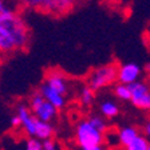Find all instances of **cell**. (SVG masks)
Instances as JSON below:
<instances>
[{"instance_id": "cell-16", "label": "cell", "mask_w": 150, "mask_h": 150, "mask_svg": "<svg viewBox=\"0 0 150 150\" xmlns=\"http://www.w3.org/2000/svg\"><path fill=\"white\" fill-rule=\"evenodd\" d=\"M112 91H114V95H115L117 99L123 100V102H129L130 100V88L126 84L115 83Z\"/></svg>"}, {"instance_id": "cell-1", "label": "cell", "mask_w": 150, "mask_h": 150, "mask_svg": "<svg viewBox=\"0 0 150 150\" xmlns=\"http://www.w3.org/2000/svg\"><path fill=\"white\" fill-rule=\"evenodd\" d=\"M30 40V27L18 9L0 20V56L25 50Z\"/></svg>"}, {"instance_id": "cell-9", "label": "cell", "mask_w": 150, "mask_h": 150, "mask_svg": "<svg viewBox=\"0 0 150 150\" xmlns=\"http://www.w3.org/2000/svg\"><path fill=\"white\" fill-rule=\"evenodd\" d=\"M142 76H144V70L137 63L126 62L117 64V83L129 86L131 83L142 81Z\"/></svg>"}, {"instance_id": "cell-13", "label": "cell", "mask_w": 150, "mask_h": 150, "mask_svg": "<svg viewBox=\"0 0 150 150\" xmlns=\"http://www.w3.org/2000/svg\"><path fill=\"white\" fill-rule=\"evenodd\" d=\"M76 98L82 107H90L95 100V91L91 90L87 84H82L76 93Z\"/></svg>"}, {"instance_id": "cell-15", "label": "cell", "mask_w": 150, "mask_h": 150, "mask_svg": "<svg viewBox=\"0 0 150 150\" xmlns=\"http://www.w3.org/2000/svg\"><path fill=\"white\" fill-rule=\"evenodd\" d=\"M123 150H150V145L147 138L144 137L142 134H139L131 144H129L126 147H123Z\"/></svg>"}, {"instance_id": "cell-21", "label": "cell", "mask_w": 150, "mask_h": 150, "mask_svg": "<svg viewBox=\"0 0 150 150\" xmlns=\"http://www.w3.org/2000/svg\"><path fill=\"white\" fill-rule=\"evenodd\" d=\"M149 134H150V123H149V121H147L146 123L144 125V134H142V135L147 138V137H149Z\"/></svg>"}, {"instance_id": "cell-5", "label": "cell", "mask_w": 150, "mask_h": 150, "mask_svg": "<svg viewBox=\"0 0 150 150\" xmlns=\"http://www.w3.org/2000/svg\"><path fill=\"white\" fill-rule=\"evenodd\" d=\"M106 135L94 127L87 119H79L74 127V141L81 149L91 146H102Z\"/></svg>"}, {"instance_id": "cell-6", "label": "cell", "mask_w": 150, "mask_h": 150, "mask_svg": "<svg viewBox=\"0 0 150 150\" xmlns=\"http://www.w3.org/2000/svg\"><path fill=\"white\" fill-rule=\"evenodd\" d=\"M27 107L32 112V115L36 117L38 119H40L43 122L52 123V121L58 117V110L54 106H51L48 102H46L38 90L32 91L30 94Z\"/></svg>"}, {"instance_id": "cell-12", "label": "cell", "mask_w": 150, "mask_h": 150, "mask_svg": "<svg viewBox=\"0 0 150 150\" xmlns=\"http://www.w3.org/2000/svg\"><path fill=\"white\" fill-rule=\"evenodd\" d=\"M100 117L106 119H114L119 114V105L112 99H105L99 103Z\"/></svg>"}, {"instance_id": "cell-11", "label": "cell", "mask_w": 150, "mask_h": 150, "mask_svg": "<svg viewBox=\"0 0 150 150\" xmlns=\"http://www.w3.org/2000/svg\"><path fill=\"white\" fill-rule=\"evenodd\" d=\"M139 134H141L139 130L137 127H134V126H123V127H121L117 131V142L122 147H126Z\"/></svg>"}, {"instance_id": "cell-10", "label": "cell", "mask_w": 150, "mask_h": 150, "mask_svg": "<svg viewBox=\"0 0 150 150\" xmlns=\"http://www.w3.org/2000/svg\"><path fill=\"white\" fill-rule=\"evenodd\" d=\"M38 91H39V94L43 97V99L46 100V102L50 103L51 106L55 107L58 111L66 107L67 98H64L63 95H60L59 93H56L55 90H52L51 87H48L46 83L42 82L40 86H39V88H38Z\"/></svg>"}, {"instance_id": "cell-23", "label": "cell", "mask_w": 150, "mask_h": 150, "mask_svg": "<svg viewBox=\"0 0 150 150\" xmlns=\"http://www.w3.org/2000/svg\"><path fill=\"white\" fill-rule=\"evenodd\" d=\"M0 59H1V56H0Z\"/></svg>"}, {"instance_id": "cell-4", "label": "cell", "mask_w": 150, "mask_h": 150, "mask_svg": "<svg viewBox=\"0 0 150 150\" xmlns=\"http://www.w3.org/2000/svg\"><path fill=\"white\" fill-rule=\"evenodd\" d=\"M117 83V63H106L98 66L88 72L86 83L93 91L109 88Z\"/></svg>"}, {"instance_id": "cell-3", "label": "cell", "mask_w": 150, "mask_h": 150, "mask_svg": "<svg viewBox=\"0 0 150 150\" xmlns=\"http://www.w3.org/2000/svg\"><path fill=\"white\" fill-rule=\"evenodd\" d=\"M24 8L40 11L51 16H63L72 11L78 0H18Z\"/></svg>"}, {"instance_id": "cell-22", "label": "cell", "mask_w": 150, "mask_h": 150, "mask_svg": "<svg viewBox=\"0 0 150 150\" xmlns=\"http://www.w3.org/2000/svg\"><path fill=\"white\" fill-rule=\"evenodd\" d=\"M81 150H105V147L102 146H91V147H84V149H81Z\"/></svg>"}, {"instance_id": "cell-8", "label": "cell", "mask_w": 150, "mask_h": 150, "mask_svg": "<svg viewBox=\"0 0 150 150\" xmlns=\"http://www.w3.org/2000/svg\"><path fill=\"white\" fill-rule=\"evenodd\" d=\"M130 88V100L131 105L138 110L147 111L150 109V90L145 81H138L135 83L129 84Z\"/></svg>"}, {"instance_id": "cell-20", "label": "cell", "mask_w": 150, "mask_h": 150, "mask_svg": "<svg viewBox=\"0 0 150 150\" xmlns=\"http://www.w3.org/2000/svg\"><path fill=\"white\" fill-rule=\"evenodd\" d=\"M11 126H12V129H20V121H19L16 114L11 117Z\"/></svg>"}, {"instance_id": "cell-17", "label": "cell", "mask_w": 150, "mask_h": 150, "mask_svg": "<svg viewBox=\"0 0 150 150\" xmlns=\"http://www.w3.org/2000/svg\"><path fill=\"white\" fill-rule=\"evenodd\" d=\"M13 11H15V8H13L7 0H0V20L4 19L6 16H8L9 13L13 12Z\"/></svg>"}, {"instance_id": "cell-14", "label": "cell", "mask_w": 150, "mask_h": 150, "mask_svg": "<svg viewBox=\"0 0 150 150\" xmlns=\"http://www.w3.org/2000/svg\"><path fill=\"white\" fill-rule=\"evenodd\" d=\"M87 119L90 121V123L97 129V130H99L100 133H103L105 135L107 134V131H109V123H107V121L103 118V117H100L99 114H91V115L87 117Z\"/></svg>"}, {"instance_id": "cell-2", "label": "cell", "mask_w": 150, "mask_h": 150, "mask_svg": "<svg viewBox=\"0 0 150 150\" xmlns=\"http://www.w3.org/2000/svg\"><path fill=\"white\" fill-rule=\"evenodd\" d=\"M15 114L20 121V129L23 133L30 138H35L38 141L51 139L55 134V127L50 122H43L32 115V112L28 110L27 105L20 103L16 106Z\"/></svg>"}, {"instance_id": "cell-7", "label": "cell", "mask_w": 150, "mask_h": 150, "mask_svg": "<svg viewBox=\"0 0 150 150\" xmlns=\"http://www.w3.org/2000/svg\"><path fill=\"white\" fill-rule=\"evenodd\" d=\"M43 83H46L48 87L55 90L56 93H59L64 98H67L71 94L72 84L70 82V78L67 76L64 71L59 69H50L47 70L43 78Z\"/></svg>"}, {"instance_id": "cell-18", "label": "cell", "mask_w": 150, "mask_h": 150, "mask_svg": "<svg viewBox=\"0 0 150 150\" xmlns=\"http://www.w3.org/2000/svg\"><path fill=\"white\" fill-rule=\"evenodd\" d=\"M25 150H43L42 141H38L35 138H28L25 142Z\"/></svg>"}, {"instance_id": "cell-19", "label": "cell", "mask_w": 150, "mask_h": 150, "mask_svg": "<svg viewBox=\"0 0 150 150\" xmlns=\"http://www.w3.org/2000/svg\"><path fill=\"white\" fill-rule=\"evenodd\" d=\"M42 147H43V150H60L58 142H56L54 138H51V139H46V141H42Z\"/></svg>"}]
</instances>
